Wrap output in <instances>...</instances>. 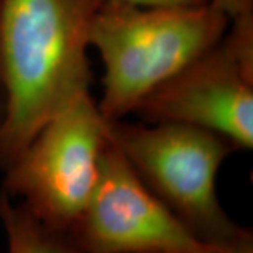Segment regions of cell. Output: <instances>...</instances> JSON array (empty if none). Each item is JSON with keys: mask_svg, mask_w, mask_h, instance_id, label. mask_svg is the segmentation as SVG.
<instances>
[{"mask_svg": "<svg viewBox=\"0 0 253 253\" xmlns=\"http://www.w3.org/2000/svg\"><path fill=\"white\" fill-rule=\"evenodd\" d=\"M103 0H0V172L38 129L83 94L91 20Z\"/></svg>", "mask_w": 253, "mask_h": 253, "instance_id": "cell-1", "label": "cell"}, {"mask_svg": "<svg viewBox=\"0 0 253 253\" xmlns=\"http://www.w3.org/2000/svg\"><path fill=\"white\" fill-rule=\"evenodd\" d=\"M229 24L211 3L154 7L103 0L89 31L104 66L97 101L103 117L113 123L134 114L151 91L218 42Z\"/></svg>", "mask_w": 253, "mask_h": 253, "instance_id": "cell-2", "label": "cell"}, {"mask_svg": "<svg viewBox=\"0 0 253 253\" xmlns=\"http://www.w3.org/2000/svg\"><path fill=\"white\" fill-rule=\"evenodd\" d=\"M111 141L148 189L201 242L234 246L252 238L219 203L217 174L236 148L224 136L180 123H110Z\"/></svg>", "mask_w": 253, "mask_h": 253, "instance_id": "cell-3", "label": "cell"}, {"mask_svg": "<svg viewBox=\"0 0 253 253\" xmlns=\"http://www.w3.org/2000/svg\"><path fill=\"white\" fill-rule=\"evenodd\" d=\"M110 121L90 93L38 129L3 170L1 190L40 221L69 234L99 180Z\"/></svg>", "mask_w": 253, "mask_h": 253, "instance_id": "cell-4", "label": "cell"}, {"mask_svg": "<svg viewBox=\"0 0 253 253\" xmlns=\"http://www.w3.org/2000/svg\"><path fill=\"white\" fill-rule=\"evenodd\" d=\"M142 123H180L253 148V16L231 20L222 38L151 91L134 111Z\"/></svg>", "mask_w": 253, "mask_h": 253, "instance_id": "cell-5", "label": "cell"}, {"mask_svg": "<svg viewBox=\"0 0 253 253\" xmlns=\"http://www.w3.org/2000/svg\"><path fill=\"white\" fill-rule=\"evenodd\" d=\"M84 253H211L132 170L110 141L96 189L68 234Z\"/></svg>", "mask_w": 253, "mask_h": 253, "instance_id": "cell-6", "label": "cell"}, {"mask_svg": "<svg viewBox=\"0 0 253 253\" xmlns=\"http://www.w3.org/2000/svg\"><path fill=\"white\" fill-rule=\"evenodd\" d=\"M0 222L6 234L7 253H84L68 234L44 224L3 191Z\"/></svg>", "mask_w": 253, "mask_h": 253, "instance_id": "cell-7", "label": "cell"}, {"mask_svg": "<svg viewBox=\"0 0 253 253\" xmlns=\"http://www.w3.org/2000/svg\"><path fill=\"white\" fill-rule=\"evenodd\" d=\"M210 3L224 11L231 20L253 16V0H210Z\"/></svg>", "mask_w": 253, "mask_h": 253, "instance_id": "cell-8", "label": "cell"}, {"mask_svg": "<svg viewBox=\"0 0 253 253\" xmlns=\"http://www.w3.org/2000/svg\"><path fill=\"white\" fill-rule=\"evenodd\" d=\"M138 6H199L210 3V0H123Z\"/></svg>", "mask_w": 253, "mask_h": 253, "instance_id": "cell-9", "label": "cell"}, {"mask_svg": "<svg viewBox=\"0 0 253 253\" xmlns=\"http://www.w3.org/2000/svg\"><path fill=\"white\" fill-rule=\"evenodd\" d=\"M211 253H253V236L246 239L241 244H236L234 246H228V248H222L219 251Z\"/></svg>", "mask_w": 253, "mask_h": 253, "instance_id": "cell-10", "label": "cell"}, {"mask_svg": "<svg viewBox=\"0 0 253 253\" xmlns=\"http://www.w3.org/2000/svg\"><path fill=\"white\" fill-rule=\"evenodd\" d=\"M4 110H6V100H4L3 91L0 90V123H1L3 116H4Z\"/></svg>", "mask_w": 253, "mask_h": 253, "instance_id": "cell-11", "label": "cell"}]
</instances>
